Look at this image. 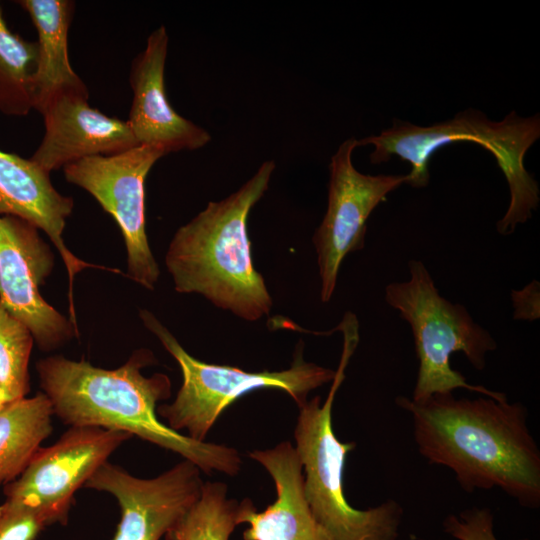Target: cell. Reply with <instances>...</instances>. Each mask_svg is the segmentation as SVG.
Returning <instances> with one entry per match:
<instances>
[{
    "label": "cell",
    "mask_w": 540,
    "mask_h": 540,
    "mask_svg": "<svg viewBox=\"0 0 540 540\" xmlns=\"http://www.w3.org/2000/svg\"><path fill=\"white\" fill-rule=\"evenodd\" d=\"M396 403L411 415L420 454L449 468L463 490L496 487L522 506L540 505V451L521 403L452 392Z\"/></svg>",
    "instance_id": "cell-1"
},
{
    "label": "cell",
    "mask_w": 540,
    "mask_h": 540,
    "mask_svg": "<svg viewBox=\"0 0 540 540\" xmlns=\"http://www.w3.org/2000/svg\"><path fill=\"white\" fill-rule=\"evenodd\" d=\"M153 362L152 352L140 349L116 369L61 355L41 359L36 368L54 415L64 424L127 432L179 454L207 474L237 475L242 460L235 448L196 441L158 419L157 403L170 397L171 382L162 373L143 375Z\"/></svg>",
    "instance_id": "cell-2"
},
{
    "label": "cell",
    "mask_w": 540,
    "mask_h": 540,
    "mask_svg": "<svg viewBox=\"0 0 540 540\" xmlns=\"http://www.w3.org/2000/svg\"><path fill=\"white\" fill-rule=\"evenodd\" d=\"M275 162H263L237 191L204 210L174 234L165 265L179 293H197L246 321L269 314L272 298L255 269L247 220L268 189Z\"/></svg>",
    "instance_id": "cell-3"
},
{
    "label": "cell",
    "mask_w": 540,
    "mask_h": 540,
    "mask_svg": "<svg viewBox=\"0 0 540 540\" xmlns=\"http://www.w3.org/2000/svg\"><path fill=\"white\" fill-rule=\"evenodd\" d=\"M539 137L538 114L522 117L512 111L501 121H491L482 112L470 108L430 126L394 119L392 126L379 135L357 140V147L373 146L372 164L388 162L393 156L409 162L412 168L406 184L423 188L429 183V160L439 148L455 142L483 146L496 159L509 186L508 209L496 224L501 235H509L519 224L528 221L539 205L538 183L524 166L526 152Z\"/></svg>",
    "instance_id": "cell-4"
},
{
    "label": "cell",
    "mask_w": 540,
    "mask_h": 540,
    "mask_svg": "<svg viewBox=\"0 0 540 540\" xmlns=\"http://www.w3.org/2000/svg\"><path fill=\"white\" fill-rule=\"evenodd\" d=\"M356 347L343 342L338 369L326 400L315 396L299 406L294 430L309 508L333 540H396L403 510L392 499L366 510L353 508L344 493L345 459L354 442H341L332 427V406Z\"/></svg>",
    "instance_id": "cell-5"
},
{
    "label": "cell",
    "mask_w": 540,
    "mask_h": 540,
    "mask_svg": "<svg viewBox=\"0 0 540 540\" xmlns=\"http://www.w3.org/2000/svg\"><path fill=\"white\" fill-rule=\"evenodd\" d=\"M408 267L409 279L388 284L384 297L412 330L419 367L410 399L420 402L457 388L507 399L502 392L468 383L450 364L451 354L462 352L475 369H484L486 354L497 348L495 339L473 320L464 305L440 295L423 262L411 260Z\"/></svg>",
    "instance_id": "cell-6"
},
{
    "label": "cell",
    "mask_w": 540,
    "mask_h": 540,
    "mask_svg": "<svg viewBox=\"0 0 540 540\" xmlns=\"http://www.w3.org/2000/svg\"><path fill=\"white\" fill-rule=\"evenodd\" d=\"M145 327L161 342L177 361L182 372V385L175 400L157 407L167 426L187 436L205 442V438L220 414L235 400L259 389H278L288 393L301 406L308 394L332 382L336 371L306 362L303 343L296 347L290 368L282 371L248 372L237 367L209 364L188 354L171 332L149 311L141 310ZM181 433V432H180Z\"/></svg>",
    "instance_id": "cell-7"
},
{
    "label": "cell",
    "mask_w": 540,
    "mask_h": 540,
    "mask_svg": "<svg viewBox=\"0 0 540 540\" xmlns=\"http://www.w3.org/2000/svg\"><path fill=\"white\" fill-rule=\"evenodd\" d=\"M166 154L137 145L110 156H92L63 168L67 182L90 193L118 224L127 251L128 276L153 290L160 276L145 230V179Z\"/></svg>",
    "instance_id": "cell-8"
},
{
    "label": "cell",
    "mask_w": 540,
    "mask_h": 540,
    "mask_svg": "<svg viewBox=\"0 0 540 540\" xmlns=\"http://www.w3.org/2000/svg\"><path fill=\"white\" fill-rule=\"evenodd\" d=\"M357 148L354 137L345 140L329 164L328 202L312 241L321 281V301L329 302L337 284L341 264L347 254L364 247L367 220L386 196L406 184L408 174L368 175L353 165Z\"/></svg>",
    "instance_id": "cell-9"
},
{
    "label": "cell",
    "mask_w": 540,
    "mask_h": 540,
    "mask_svg": "<svg viewBox=\"0 0 540 540\" xmlns=\"http://www.w3.org/2000/svg\"><path fill=\"white\" fill-rule=\"evenodd\" d=\"M132 435L98 427H70L57 442L34 454L14 481L4 485L5 502L38 509L65 524L73 495Z\"/></svg>",
    "instance_id": "cell-10"
},
{
    "label": "cell",
    "mask_w": 540,
    "mask_h": 540,
    "mask_svg": "<svg viewBox=\"0 0 540 540\" xmlns=\"http://www.w3.org/2000/svg\"><path fill=\"white\" fill-rule=\"evenodd\" d=\"M53 263L36 227L17 217L0 216V304L30 330L43 351L60 347L77 332L40 294L39 286Z\"/></svg>",
    "instance_id": "cell-11"
},
{
    "label": "cell",
    "mask_w": 540,
    "mask_h": 540,
    "mask_svg": "<svg viewBox=\"0 0 540 540\" xmlns=\"http://www.w3.org/2000/svg\"><path fill=\"white\" fill-rule=\"evenodd\" d=\"M201 470L183 460L157 477L138 478L105 462L84 485L113 495L121 519L113 540H160L200 496Z\"/></svg>",
    "instance_id": "cell-12"
},
{
    "label": "cell",
    "mask_w": 540,
    "mask_h": 540,
    "mask_svg": "<svg viewBox=\"0 0 540 540\" xmlns=\"http://www.w3.org/2000/svg\"><path fill=\"white\" fill-rule=\"evenodd\" d=\"M168 40L166 28H156L144 50L133 59L129 74L133 96L127 119L140 145L155 147L166 155L196 150L211 140L205 129L179 115L168 101L164 82Z\"/></svg>",
    "instance_id": "cell-13"
},
{
    "label": "cell",
    "mask_w": 540,
    "mask_h": 540,
    "mask_svg": "<svg viewBox=\"0 0 540 540\" xmlns=\"http://www.w3.org/2000/svg\"><path fill=\"white\" fill-rule=\"evenodd\" d=\"M89 94L63 93L40 111L44 135L31 160L49 173L92 156H110L140 145L127 120L88 103Z\"/></svg>",
    "instance_id": "cell-14"
},
{
    "label": "cell",
    "mask_w": 540,
    "mask_h": 540,
    "mask_svg": "<svg viewBox=\"0 0 540 540\" xmlns=\"http://www.w3.org/2000/svg\"><path fill=\"white\" fill-rule=\"evenodd\" d=\"M249 457L272 477L276 499L262 512H257L248 498L239 502L238 525H249L243 531L244 540H333L309 508L304 495L303 467L289 441L254 450Z\"/></svg>",
    "instance_id": "cell-15"
},
{
    "label": "cell",
    "mask_w": 540,
    "mask_h": 540,
    "mask_svg": "<svg viewBox=\"0 0 540 540\" xmlns=\"http://www.w3.org/2000/svg\"><path fill=\"white\" fill-rule=\"evenodd\" d=\"M50 173L30 159L0 149V216L20 218L43 230L60 253L69 277L71 320H76L72 286L77 273L99 267L77 258L65 245L63 231L73 210L71 197L52 185Z\"/></svg>",
    "instance_id": "cell-16"
},
{
    "label": "cell",
    "mask_w": 540,
    "mask_h": 540,
    "mask_svg": "<svg viewBox=\"0 0 540 540\" xmlns=\"http://www.w3.org/2000/svg\"><path fill=\"white\" fill-rule=\"evenodd\" d=\"M17 3L28 13L38 34L34 109L40 113L51 99L63 93L88 94L68 55V32L74 2L21 0Z\"/></svg>",
    "instance_id": "cell-17"
},
{
    "label": "cell",
    "mask_w": 540,
    "mask_h": 540,
    "mask_svg": "<svg viewBox=\"0 0 540 540\" xmlns=\"http://www.w3.org/2000/svg\"><path fill=\"white\" fill-rule=\"evenodd\" d=\"M54 415L42 392L8 403L0 411V484L17 479L50 435Z\"/></svg>",
    "instance_id": "cell-18"
},
{
    "label": "cell",
    "mask_w": 540,
    "mask_h": 540,
    "mask_svg": "<svg viewBox=\"0 0 540 540\" xmlns=\"http://www.w3.org/2000/svg\"><path fill=\"white\" fill-rule=\"evenodd\" d=\"M38 44L12 32L0 5V112L22 117L34 109Z\"/></svg>",
    "instance_id": "cell-19"
},
{
    "label": "cell",
    "mask_w": 540,
    "mask_h": 540,
    "mask_svg": "<svg viewBox=\"0 0 540 540\" xmlns=\"http://www.w3.org/2000/svg\"><path fill=\"white\" fill-rule=\"evenodd\" d=\"M222 482H206L198 499L165 534V540H229L238 525L239 502Z\"/></svg>",
    "instance_id": "cell-20"
},
{
    "label": "cell",
    "mask_w": 540,
    "mask_h": 540,
    "mask_svg": "<svg viewBox=\"0 0 540 540\" xmlns=\"http://www.w3.org/2000/svg\"><path fill=\"white\" fill-rule=\"evenodd\" d=\"M30 330L0 304V384L15 400L29 392Z\"/></svg>",
    "instance_id": "cell-21"
},
{
    "label": "cell",
    "mask_w": 540,
    "mask_h": 540,
    "mask_svg": "<svg viewBox=\"0 0 540 540\" xmlns=\"http://www.w3.org/2000/svg\"><path fill=\"white\" fill-rule=\"evenodd\" d=\"M51 524L50 518L38 509L5 501L0 505V540H34Z\"/></svg>",
    "instance_id": "cell-22"
},
{
    "label": "cell",
    "mask_w": 540,
    "mask_h": 540,
    "mask_svg": "<svg viewBox=\"0 0 540 540\" xmlns=\"http://www.w3.org/2000/svg\"><path fill=\"white\" fill-rule=\"evenodd\" d=\"M444 530L457 540H498L488 508H471L444 520ZM527 540V539H524Z\"/></svg>",
    "instance_id": "cell-23"
},
{
    "label": "cell",
    "mask_w": 540,
    "mask_h": 540,
    "mask_svg": "<svg viewBox=\"0 0 540 540\" xmlns=\"http://www.w3.org/2000/svg\"><path fill=\"white\" fill-rule=\"evenodd\" d=\"M514 319L533 321L539 318V283L533 281L511 292Z\"/></svg>",
    "instance_id": "cell-24"
},
{
    "label": "cell",
    "mask_w": 540,
    "mask_h": 540,
    "mask_svg": "<svg viewBox=\"0 0 540 540\" xmlns=\"http://www.w3.org/2000/svg\"><path fill=\"white\" fill-rule=\"evenodd\" d=\"M11 401H13V399L0 384V411Z\"/></svg>",
    "instance_id": "cell-25"
}]
</instances>
